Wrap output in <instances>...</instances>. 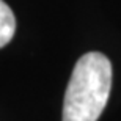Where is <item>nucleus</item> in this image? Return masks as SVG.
<instances>
[{
    "label": "nucleus",
    "instance_id": "f257e3e1",
    "mask_svg": "<svg viewBox=\"0 0 121 121\" xmlns=\"http://www.w3.org/2000/svg\"><path fill=\"white\" fill-rule=\"evenodd\" d=\"M112 88V63L104 54L88 52L74 66L63 104V121H98Z\"/></svg>",
    "mask_w": 121,
    "mask_h": 121
},
{
    "label": "nucleus",
    "instance_id": "f03ea898",
    "mask_svg": "<svg viewBox=\"0 0 121 121\" xmlns=\"http://www.w3.org/2000/svg\"><path fill=\"white\" fill-rule=\"evenodd\" d=\"M16 31V17L8 5L0 0V47H3L13 39Z\"/></svg>",
    "mask_w": 121,
    "mask_h": 121
}]
</instances>
